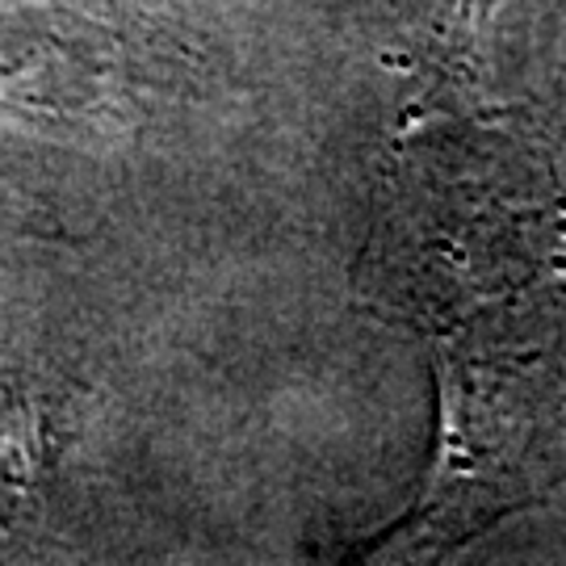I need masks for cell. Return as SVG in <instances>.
Wrapping results in <instances>:
<instances>
[{
  "mask_svg": "<svg viewBox=\"0 0 566 566\" xmlns=\"http://www.w3.org/2000/svg\"><path fill=\"white\" fill-rule=\"evenodd\" d=\"M386 240L416 303L470 315L558 269L563 210L521 143L453 126L403 151Z\"/></svg>",
  "mask_w": 566,
  "mask_h": 566,
  "instance_id": "1",
  "label": "cell"
}]
</instances>
